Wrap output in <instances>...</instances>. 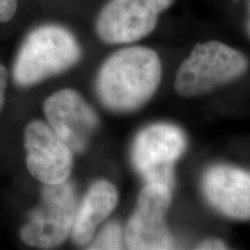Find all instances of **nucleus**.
Here are the masks:
<instances>
[{"label": "nucleus", "mask_w": 250, "mask_h": 250, "mask_svg": "<svg viewBox=\"0 0 250 250\" xmlns=\"http://www.w3.org/2000/svg\"><path fill=\"white\" fill-rule=\"evenodd\" d=\"M160 81L161 62L154 50L129 46L104 62L96 80V90L105 107L126 112L147 102Z\"/></svg>", "instance_id": "f257e3e1"}, {"label": "nucleus", "mask_w": 250, "mask_h": 250, "mask_svg": "<svg viewBox=\"0 0 250 250\" xmlns=\"http://www.w3.org/2000/svg\"><path fill=\"white\" fill-rule=\"evenodd\" d=\"M81 57L73 34L58 24H43L28 34L13 66L14 83L30 87L74 66Z\"/></svg>", "instance_id": "f03ea898"}, {"label": "nucleus", "mask_w": 250, "mask_h": 250, "mask_svg": "<svg viewBox=\"0 0 250 250\" xmlns=\"http://www.w3.org/2000/svg\"><path fill=\"white\" fill-rule=\"evenodd\" d=\"M248 66L245 56L218 41L197 44L182 62L175 90L184 98L206 94L240 77Z\"/></svg>", "instance_id": "7ed1b4c3"}, {"label": "nucleus", "mask_w": 250, "mask_h": 250, "mask_svg": "<svg viewBox=\"0 0 250 250\" xmlns=\"http://www.w3.org/2000/svg\"><path fill=\"white\" fill-rule=\"evenodd\" d=\"M76 190L71 183L43 184L39 205L20 229L27 246L40 249L59 247L71 235L77 212Z\"/></svg>", "instance_id": "20e7f679"}, {"label": "nucleus", "mask_w": 250, "mask_h": 250, "mask_svg": "<svg viewBox=\"0 0 250 250\" xmlns=\"http://www.w3.org/2000/svg\"><path fill=\"white\" fill-rule=\"evenodd\" d=\"M187 148L186 134L168 123L149 125L134 139L131 159L146 183H160L171 188L174 166Z\"/></svg>", "instance_id": "39448f33"}, {"label": "nucleus", "mask_w": 250, "mask_h": 250, "mask_svg": "<svg viewBox=\"0 0 250 250\" xmlns=\"http://www.w3.org/2000/svg\"><path fill=\"white\" fill-rule=\"evenodd\" d=\"M173 2L174 0H110L96 19V34L109 44L137 42L154 30L159 15Z\"/></svg>", "instance_id": "423d86ee"}, {"label": "nucleus", "mask_w": 250, "mask_h": 250, "mask_svg": "<svg viewBox=\"0 0 250 250\" xmlns=\"http://www.w3.org/2000/svg\"><path fill=\"white\" fill-rule=\"evenodd\" d=\"M170 202L171 188L160 183H146L124 230L127 248L162 250L173 247L166 224Z\"/></svg>", "instance_id": "0eeeda50"}, {"label": "nucleus", "mask_w": 250, "mask_h": 250, "mask_svg": "<svg viewBox=\"0 0 250 250\" xmlns=\"http://www.w3.org/2000/svg\"><path fill=\"white\" fill-rule=\"evenodd\" d=\"M27 169L43 184L66 182L73 167V152L48 123L31 121L24 129Z\"/></svg>", "instance_id": "6e6552de"}, {"label": "nucleus", "mask_w": 250, "mask_h": 250, "mask_svg": "<svg viewBox=\"0 0 250 250\" xmlns=\"http://www.w3.org/2000/svg\"><path fill=\"white\" fill-rule=\"evenodd\" d=\"M44 114L55 133L73 153L83 152L99 126L95 110L73 89H61L44 101Z\"/></svg>", "instance_id": "1a4fd4ad"}, {"label": "nucleus", "mask_w": 250, "mask_h": 250, "mask_svg": "<svg viewBox=\"0 0 250 250\" xmlns=\"http://www.w3.org/2000/svg\"><path fill=\"white\" fill-rule=\"evenodd\" d=\"M203 190L208 203L221 214L237 220L250 219V171L214 166L204 175Z\"/></svg>", "instance_id": "9d476101"}, {"label": "nucleus", "mask_w": 250, "mask_h": 250, "mask_svg": "<svg viewBox=\"0 0 250 250\" xmlns=\"http://www.w3.org/2000/svg\"><path fill=\"white\" fill-rule=\"evenodd\" d=\"M118 193L114 184L105 180L94 182L77 206L71 236L78 246H88L96 229L112 213L117 205Z\"/></svg>", "instance_id": "9b49d317"}, {"label": "nucleus", "mask_w": 250, "mask_h": 250, "mask_svg": "<svg viewBox=\"0 0 250 250\" xmlns=\"http://www.w3.org/2000/svg\"><path fill=\"white\" fill-rule=\"evenodd\" d=\"M124 246V232L121 225L111 221L100 230L98 235H94L88 249H123Z\"/></svg>", "instance_id": "f8f14e48"}, {"label": "nucleus", "mask_w": 250, "mask_h": 250, "mask_svg": "<svg viewBox=\"0 0 250 250\" xmlns=\"http://www.w3.org/2000/svg\"><path fill=\"white\" fill-rule=\"evenodd\" d=\"M17 11L18 0H0V23L11 21Z\"/></svg>", "instance_id": "ddd939ff"}, {"label": "nucleus", "mask_w": 250, "mask_h": 250, "mask_svg": "<svg viewBox=\"0 0 250 250\" xmlns=\"http://www.w3.org/2000/svg\"><path fill=\"white\" fill-rule=\"evenodd\" d=\"M8 83V72L4 65L0 64V112L5 105L6 100V89H7Z\"/></svg>", "instance_id": "4468645a"}, {"label": "nucleus", "mask_w": 250, "mask_h": 250, "mask_svg": "<svg viewBox=\"0 0 250 250\" xmlns=\"http://www.w3.org/2000/svg\"><path fill=\"white\" fill-rule=\"evenodd\" d=\"M227 247L224 242L219 241V240L215 239H210V240H205L202 243H199L197 246V249H226Z\"/></svg>", "instance_id": "2eb2a0df"}, {"label": "nucleus", "mask_w": 250, "mask_h": 250, "mask_svg": "<svg viewBox=\"0 0 250 250\" xmlns=\"http://www.w3.org/2000/svg\"><path fill=\"white\" fill-rule=\"evenodd\" d=\"M249 9H250V4H249ZM248 31L250 34V19H249V22H248Z\"/></svg>", "instance_id": "dca6fc26"}]
</instances>
